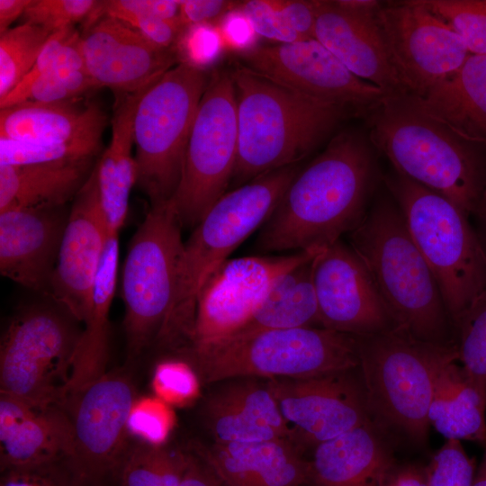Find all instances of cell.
I'll return each instance as SVG.
<instances>
[{
    "instance_id": "obj_27",
    "label": "cell",
    "mask_w": 486,
    "mask_h": 486,
    "mask_svg": "<svg viewBox=\"0 0 486 486\" xmlns=\"http://www.w3.org/2000/svg\"><path fill=\"white\" fill-rule=\"evenodd\" d=\"M106 120L96 103L25 102L0 110V138L37 143L102 139Z\"/></svg>"
},
{
    "instance_id": "obj_6",
    "label": "cell",
    "mask_w": 486,
    "mask_h": 486,
    "mask_svg": "<svg viewBox=\"0 0 486 486\" xmlns=\"http://www.w3.org/2000/svg\"><path fill=\"white\" fill-rule=\"evenodd\" d=\"M356 338L371 421L393 440L424 446L435 382L446 363L458 360L455 345L426 342L400 327Z\"/></svg>"
},
{
    "instance_id": "obj_14",
    "label": "cell",
    "mask_w": 486,
    "mask_h": 486,
    "mask_svg": "<svg viewBox=\"0 0 486 486\" xmlns=\"http://www.w3.org/2000/svg\"><path fill=\"white\" fill-rule=\"evenodd\" d=\"M126 374H104L67 405L74 451L67 461L79 486H94L114 472L128 449V416L136 399Z\"/></svg>"
},
{
    "instance_id": "obj_13",
    "label": "cell",
    "mask_w": 486,
    "mask_h": 486,
    "mask_svg": "<svg viewBox=\"0 0 486 486\" xmlns=\"http://www.w3.org/2000/svg\"><path fill=\"white\" fill-rule=\"evenodd\" d=\"M376 20L408 94L423 95L471 54L460 36L420 0L384 2Z\"/></svg>"
},
{
    "instance_id": "obj_29",
    "label": "cell",
    "mask_w": 486,
    "mask_h": 486,
    "mask_svg": "<svg viewBox=\"0 0 486 486\" xmlns=\"http://www.w3.org/2000/svg\"><path fill=\"white\" fill-rule=\"evenodd\" d=\"M412 96L425 112L459 134L486 144L485 55L470 54L423 95Z\"/></svg>"
},
{
    "instance_id": "obj_7",
    "label": "cell",
    "mask_w": 486,
    "mask_h": 486,
    "mask_svg": "<svg viewBox=\"0 0 486 486\" xmlns=\"http://www.w3.org/2000/svg\"><path fill=\"white\" fill-rule=\"evenodd\" d=\"M176 352L205 382L252 376L310 378L359 366L356 337L322 327L265 330Z\"/></svg>"
},
{
    "instance_id": "obj_32",
    "label": "cell",
    "mask_w": 486,
    "mask_h": 486,
    "mask_svg": "<svg viewBox=\"0 0 486 486\" xmlns=\"http://www.w3.org/2000/svg\"><path fill=\"white\" fill-rule=\"evenodd\" d=\"M314 257L277 277L250 320L229 338L265 330L322 327L313 284Z\"/></svg>"
},
{
    "instance_id": "obj_39",
    "label": "cell",
    "mask_w": 486,
    "mask_h": 486,
    "mask_svg": "<svg viewBox=\"0 0 486 486\" xmlns=\"http://www.w3.org/2000/svg\"><path fill=\"white\" fill-rule=\"evenodd\" d=\"M463 40L471 54L486 56V0H420Z\"/></svg>"
},
{
    "instance_id": "obj_25",
    "label": "cell",
    "mask_w": 486,
    "mask_h": 486,
    "mask_svg": "<svg viewBox=\"0 0 486 486\" xmlns=\"http://www.w3.org/2000/svg\"><path fill=\"white\" fill-rule=\"evenodd\" d=\"M394 440L373 421L313 448L310 482L314 486H378L397 461Z\"/></svg>"
},
{
    "instance_id": "obj_37",
    "label": "cell",
    "mask_w": 486,
    "mask_h": 486,
    "mask_svg": "<svg viewBox=\"0 0 486 486\" xmlns=\"http://www.w3.org/2000/svg\"><path fill=\"white\" fill-rule=\"evenodd\" d=\"M97 89L86 69H53L28 84L17 86L0 100V108L17 104L59 103L77 100L87 92Z\"/></svg>"
},
{
    "instance_id": "obj_45",
    "label": "cell",
    "mask_w": 486,
    "mask_h": 486,
    "mask_svg": "<svg viewBox=\"0 0 486 486\" xmlns=\"http://www.w3.org/2000/svg\"><path fill=\"white\" fill-rule=\"evenodd\" d=\"M236 10L249 21L256 35L278 43L305 40L287 24L272 0L240 2Z\"/></svg>"
},
{
    "instance_id": "obj_41",
    "label": "cell",
    "mask_w": 486,
    "mask_h": 486,
    "mask_svg": "<svg viewBox=\"0 0 486 486\" xmlns=\"http://www.w3.org/2000/svg\"><path fill=\"white\" fill-rule=\"evenodd\" d=\"M199 375L185 359H169L158 363L153 373L154 395L170 406H185L200 392Z\"/></svg>"
},
{
    "instance_id": "obj_2",
    "label": "cell",
    "mask_w": 486,
    "mask_h": 486,
    "mask_svg": "<svg viewBox=\"0 0 486 486\" xmlns=\"http://www.w3.org/2000/svg\"><path fill=\"white\" fill-rule=\"evenodd\" d=\"M369 140L394 171L443 195L468 217L486 213V144L425 112L410 94L386 95L367 114Z\"/></svg>"
},
{
    "instance_id": "obj_10",
    "label": "cell",
    "mask_w": 486,
    "mask_h": 486,
    "mask_svg": "<svg viewBox=\"0 0 486 486\" xmlns=\"http://www.w3.org/2000/svg\"><path fill=\"white\" fill-rule=\"evenodd\" d=\"M78 322L58 303H34L8 324L0 347V394L36 407H65Z\"/></svg>"
},
{
    "instance_id": "obj_55",
    "label": "cell",
    "mask_w": 486,
    "mask_h": 486,
    "mask_svg": "<svg viewBox=\"0 0 486 486\" xmlns=\"http://www.w3.org/2000/svg\"><path fill=\"white\" fill-rule=\"evenodd\" d=\"M472 486H486V451L482 456Z\"/></svg>"
},
{
    "instance_id": "obj_16",
    "label": "cell",
    "mask_w": 486,
    "mask_h": 486,
    "mask_svg": "<svg viewBox=\"0 0 486 486\" xmlns=\"http://www.w3.org/2000/svg\"><path fill=\"white\" fill-rule=\"evenodd\" d=\"M289 428L290 439L315 447L370 421L359 366L310 378L266 383Z\"/></svg>"
},
{
    "instance_id": "obj_54",
    "label": "cell",
    "mask_w": 486,
    "mask_h": 486,
    "mask_svg": "<svg viewBox=\"0 0 486 486\" xmlns=\"http://www.w3.org/2000/svg\"><path fill=\"white\" fill-rule=\"evenodd\" d=\"M335 3L353 13L374 14L377 13L384 2L376 0H336Z\"/></svg>"
},
{
    "instance_id": "obj_31",
    "label": "cell",
    "mask_w": 486,
    "mask_h": 486,
    "mask_svg": "<svg viewBox=\"0 0 486 486\" xmlns=\"http://www.w3.org/2000/svg\"><path fill=\"white\" fill-rule=\"evenodd\" d=\"M457 359L439 370L428 418L446 439L486 443V395Z\"/></svg>"
},
{
    "instance_id": "obj_22",
    "label": "cell",
    "mask_w": 486,
    "mask_h": 486,
    "mask_svg": "<svg viewBox=\"0 0 486 486\" xmlns=\"http://www.w3.org/2000/svg\"><path fill=\"white\" fill-rule=\"evenodd\" d=\"M314 39L359 78L386 95L408 94L392 63L376 14L347 11L335 1L316 0Z\"/></svg>"
},
{
    "instance_id": "obj_51",
    "label": "cell",
    "mask_w": 486,
    "mask_h": 486,
    "mask_svg": "<svg viewBox=\"0 0 486 486\" xmlns=\"http://www.w3.org/2000/svg\"><path fill=\"white\" fill-rule=\"evenodd\" d=\"M378 486H428L426 465L396 462L385 472Z\"/></svg>"
},
{
    "instance_id": "obj_50",
    "label": "cell",
    "mask_w": 486,
    "mask_h": 486,
    "mask_svg": "<svg viewBox=\"0 0 486 486\" xmlns=\"http://www.w3.org/2000/svg\"><path fill=\"white\" fill-rule=\"evenodd\" d=\"M195 32L191 37L194 47L189 49L194 60V65L202 68V64L215 59L225 47L218 28L205 24L196 25Z\"/></svg>"
},
{
    "instance_id": "obj_20",
    "label": "cell",
    "mask_w": 486,
    "mask_h": 486,
    "mask_svg": "<svg viewBox=\"0 0 486 486\" xmlns=\"http://www.w3.org/2000/svg\"><path fill=\"white\" fill-rule=\"evenodd\" d=\"M85 69L96 88L121 94L139 92L180 61L173 50L160 49L129 24L103 17L81 34Z\"/></svg>"
},
{
    "instance_id": "obj_42",
    "label": "cell",
    "mask_w": 486,
    "mask_h": 486,
    "mask_svg": "<svg viewBox=\"0 0 486 486\" xmlns=\"http://www.w3.org/2000/svg\"><path fill=\"white\" fill-rule=\"evenodd\" d=\"M477 467L460 440L446 439L426 465L428 486H472Z\"/></svg>"
},
{
    "instance_id": "obj_3",
    "label": "cell",
    "mask_w": 486,
    "mask_h": 486,
    "mask_svg": "<svg viewBox=\"0 0 486 486\" xmlns=\"http://www.w3.org/2000/svg\"><path fill=\"white\" fill-rule=\"evenodd\" d=\"M237 99L239 184L293 166L354 110L306 94L245 65L230 72Z\"/></svg>"
},
{
    "instance_id": "obj_49",
    "label": "cell",
    "mask_w": 486,
    "mask_h": 486,
    "mask_svg": "<svg viewBox=\"0 0 486 486\" xmlns=\"http://www.w3.org/2000/svg\"><path fill=\"white\" fill-rule=\"evenodd\" d=\"M225 47L238 50H250L255 41V32L249 21L238 10H234L223 18L218 27Z\"/></svg>"
},
{
    "instance_id": "obj_57",
    "label": "cell",
    "mask_w": 486,
    "mask_h": 486,
    "mask_svg": "<svg viewBox=\"0 0 486 486\" xmlns=\"http://www.w3.org/2000/svg\"><path fill=\"white\" fill-rule=\"evenodd\" d=\"M306 486H314L313 484H311L310 482L307 483Z\"/></svg>"
},
{
    "instance_id": "obj_11",
    "label": "cell",
    "mask_w": 486,
    "mask_h": 486,
    "mask_svg": "<svg viewBox=\"0 0 486 486\" xmlns=\"http://www.w3.org/2000/svg\"><path fill=\"white\" fill-rule=\"evenodd\" d=\"M183 229L169 201L149 207L130 241L122 273L130 358L157 341L170 311L184 243Z\"/></svg>"
},
{
    "instance_id": "obj_40",
    "label": "cell",
    "mask_w": 486,
    "mask_h": 486,
    "mask_svg": "<svg viewBox=\"0 0 486 486\" xmlns=\"http://www.w3.org/2000/svg\"><path fill=\"white\" fill-rule=\"evenodd\" d=\"M175 424L172 406L155 395L137 396L128 416L127 430L140 443L163 446Z\"/></svg>"
},
{
    "instance_id": "obj_48",
    "label": "cell",
    "mask_w": 486,
    "mask_h": 486,
    "mask_svg": "<svg viewBox=\"0 0 486 486\" xmlns=\"http://www.w3.org/2000/svg\"><path fill=\"white\" fill-rule=\"evenodd\" d=\"M287 24L303 39H314L316 0H272Z\"/></svg>"
},
{
    "instance_id": "obj_5",
    "label": "cell",
    "mask_w": 486,
    "mask_h": 486,
    "mask_svg": "<svg viewBox=\"0 0 486 486\" xmlns=\"http://www.w3.org/2000/svg\"><path fill=\"white\" fill-rule=\"evenodd\" d=\"M296 166L264 174L223 194L184 243L170 311L157 338L177 349L187 340L203 285L274 211L297 175Z\"/></svg>"
},
{
    "instance_id": "obj_8",
    "label": "cell",
    "mask_w": 486,
    "mask_h": 486,
    "mask_svg": "<svg viewBox=\"0 0 486 486\" xmlns=\"http://www.w3.org/2000/svg\"><path fill=\"white\" fill-rule=\"evenodd\" d=\"M433 272L454 321L486 291V253L469 217L443 195L393 171L383 176Z\"/></svg>"
},
{
    "instance_id": "obj_30",
    "label": "cell",
    "mask_w": 486,
    "mask_h": 486,
    "mask_svg": "<svg viewBox=\"0 0 486 486\" xmlns=\"http://www.w3.org/2000/svg\"><path fill=\"white\" fill-rule=\"evenodd\" d=\"M144 89L121 94L117 98L112 119L111 141L95 165L109 234L120 233L127 218L130 194L137 184V165L132 155L133 116Z\"/></svg>"
},
{
    "instance_id": "obj_53",
    "label": "cell",
    "mask_w": 486,
    "mask_h": 486,
    "mask_svg": "<svg viewBox=\"0 0 486 486\" xmlns=\"http://www.w3.org/2000/svg\"><path fill=\"white\" fill-rule=\"evenodd\" d=\"M32 0H0V34L10 29V25L22 16Z\"/></svg>"
},
{
    "instance_id": "obj_44",
    "label": "cell",
    "mask_w": 486,
    "mask_h": 486,
    "mask_svg": "<svg viewBox=\"0 0 486 486\" xmlns=\"http://www.w3.org/2000/svg\"><path fill=\"white\" fill-rule=\"evenodd\" d=\"M119 254V234H109L94 281L91 313L84 324L109 322V311L117 286Z\"/></svg>"
},
{
    "instance_id": "obj_58",
    "label": "cell",
    "mask_w": 486,
    "mask_h": 486,
    "mask_svg": "<svg viewBox=\"0 0 486 486\" xmlns=\"http://www.w3.org/2000/svg\"><path fill=\"white\" fill-rule=\"evenodd\" d=\"M94 486H102V485H101V483H98V484H95V485H94Z\"/></svg>"
},
{
    "instance_id": "obj_26",
    "label": "cell",
    "mask_w": 486,
    "mask_h": 486,
    "mask_svg": "<svg viewBox=\"0 0 486 486\" xmlns=\"http://www.w3.org/2000/svg\"><path fill=\"white\" fill-rule=\"evenodd\" d=\"M205 415L218 444L290 439L289 428L267 384H231L209 399Z\"/></svg>"
},
{
    "instance_id": "obj_21",
    "label": "cell",
    "mask_w": 486,
    "mask_h": 486,
    "mask_svg": "<svg viewBox=\"0 0 486 486\" xmlns=\"http://www.w3.org/2000/svg\"><path fill=\"white\" fill-rule=\"evenodd\" d=\"M70 208L0 212V273L50 299Z\"/></svg>"
},
{
    "instance_id": "obj_35",
    "label": "cell",
    "mask_w": 486,
    "mask_h": 486,
    "mask_svg": "<svg viewBox=\"0 0 486 486\" xmlns=\"http://www.w3.org/2000/svg\"><path fill=\"white\" fill-rule=\"evenodd\" d=\"M51 34L28 22L0 34V100L28 75Z\"/></svg>"
},
{
    "instance_id": "obj_23",
    "label": "cell",
    "mask_w": 486,
    "mask_h": 486,
    "mask_svg": "<svg viewBox=\"0 0 486 486\" xmlns=\"http://www.w3.org/2000/svg\"><path fill=\"white\" fill-rule=\"evenodd\" d=\"M73 451V428L64 408L32 406L0 394L1 472L68 461Z\"/></svg>"
},
{
    "instance_id": "obj_9",
    "label": "cell",
    "mask_w": 486,
    "mask_h": 486,
    "mask_svg": "<svg viewBox=\"0 0 486 486\" xmlns=\"http://www.w3.org/2000/svg\"><path fill=\"white\" fill-rule=\"evenodd\" d=\"M211 76L180 61L143 90L133 116L137 185L150 207L174 197L193 122Z\"/></svg>"
},
{
    "instance_id": "obj_34",
    "label": "cell",
    "mask_w": 486,
    "mask_h": 486,
    "mask_svg": "<svg viewBox=\"0 0 486 486\" xmlns=\"http://www.w3.org/2000/svg\"><path fill=\"white\" fill-rule=\"evenodd\" d=\"M188 455L138 442L128 447L114 472L120 486H180Z\"/></svg>"
},
{
    "instance_id": "obj_52",
    "label": "cell",
    "mask_w": 486,
    "mask_h": 486,
    "mask_svg": "<svg viewBox=\"0 0 486 486\" xmlns=\"http://www.w3.org/2000/svg\"><path fill=\"white\" fill-rule=\"evenodd\" d=\"M180 486H223V484L203 460L188 455Z\"/></svg>"
},
{
    "instance_id": "obj_43",
    "label": "cell",
    "mask_w": 486,
    "mask_h": 486,
    "mask_svg": "<svg viewBox=\"0 0 486 486\" xmlns=\"http://www.w3.org/2000/svg\"><path fill=\"white\" fill-rule=\"evenodd\" d=\"M95 0H32L24 12V22L40 26L52 33L86 22L94 12Z\"/></svg>"
},
{
    "instance_id": "obj_4",
    "label": "cell",
    "mask_w": 486,
    "mask_h": 486,
    "mask_svg": "<svg viewBox=\"0 0 486 486\" xmlns=\"http://www.w3.org/2000/svg\"><path fill=\"white\" fill-rule=\"evenodd\" d=\"M348 238L397 327L426 342L455 345L437 281L393 198H378Z\"/></svg>"
},
{
    "instance_id": "obj_46",
    "label": "cell",
    "mask_w": 486,
    "mask_h": 486,
    "mask_svg": "<svg viewBox=\"0 0 486 486\" xmlns=\"http://www.w3.org/2000/svg\"><path fill=\"white\" fill-rule=\"evenodd\" d=\"M0 486H79L67 461L1 472Z\"/></svg>"
},
{
    "instance_id": "obj_36",
    "label": "cell",
    "mask_w": 486,
    "mask_h": 486,
    "mask_svg": "<svg viewBox=\"0 0 486 486\" xmlns=\"http://www.w3.org/2000/svg\"><path fill=\"white\" fill-rule=\"evenodd\" d=\"M453 325L458 362L486 395V291Z\"/></svg>"
},
{
    "instance_id": "obj_18",
    "label": "cell",
    "mask_w": 486,
    "mask_h": 486,
    "mask_svg": "<svg viewBox=\"0 0 486 486\" xmlns=\"http://www.w3.org/2000/svg\"><path fill=\"white\" fill-rule=\"evenodd\" d=\"M313 284L323 328L363 337L397 327L365 265L341 239L314 257Z\"/></svg>"
},
{
    "instance_id": "obj_17",
    "label": "cell",
    "mask_w": 486,
    "mask_h": 486,
    "mask_svg": "<svg viewBox=\"0 0 486 486\" xmlns=\"http://www.w3.org/2000/svg\"><path fill=\"white\" fill-rule=\"evenodd\" d=\"M241 56L246 67L357 114H368L386 96L380 87L354 75L315 39L251 48Z\"/></svg>"
},
{
    "instance_id": "obj_33",
    "label": "cell",
    "mask_w": 486,
    "mask_h": 486,
    "mask_svg": "<svg viewBox=\"0 0 486 486\" xmlns=\"http://www.w3.org/2000/svg\"><path fill=\"white\" fill-rule=\"evenodd\" d=\"M179 15V0H105L98 1L85 27L112 17L129 24L155 46L172 50L185 30Z\"/></svg>"
},
{
    "instance_id": "obj_15",
    "label": "cell",
    "mask_w": 486,
    "mask_h": 486,
    "mask_svg": "<svg viewBox=\"0 0 486 486\" xmlns=\"http://www.w3.org/2000/svg\"><path fill=\"white\" fill-rule=\"evenodd\" d=\"M320 252L229 258L201 290L183 346L204 345L235 334L253 316L277 277Z\"/></svg>"
},
{
    "instance_id": "obj_38",
    "label": "cell",
    "mask_w": 486,
    "mask_h": 486,
    "mask_svg": "<svg viewBox=\"0 0 486 486\" xmlns=\"http://www.w3.org/2000/svg\"><path fill=\"white\" fill-rule=\"evenodd\" d=\"M102 139L91 138L63 143L24 142L0 138V165L77 161L94 158Z\"/></svg>"
},
{
    "instance_id": "obj_1",
    "label": "cell",
    "mask_w": 486,
    "mask_h": 486,
    "mask_svg": "<svg viewBox=\"0 0 486 486\" xmlns=\"http://www.w3.org/2000/svg\"><path fill=\"white\" fill-rule=\"evenodd\" d=\"M374 147L343 131L292 180L259 228L258 252L322 251L363 220L377 178Z\"/></svg>"
},
{
    "instance_id": "obj_12",
    "label": "cell",
    "mask_w": 486,
    "mask_h": 486,
    "mask_svg": "<svg viewBox=\"0 0 486 486\" xmlns=\"http://www.w3.org/2000/svg\"><path fill=\"white\" fill-rule=\"evenodd\" d=\"M238 148L237 99L230 72L216 71L200 101L182 177L171 202L183 228L194 229L225 194Z\"/></svg>"
},
{
    "instance_id": "obj_28",
    "label": "cell",
    "mask_w": 486,
    "mask_h": 486,
    "mask_svg": "<svg viewBox=\"0 0 486 486\" xmlns=\"http://www.w3.org/2000/svg\"><path fill=\"white\" fill-rule=\"evenodd\" d=\"M95 164L94 158H86L0 165V212L67 206L86 184Z\"/></svg>"
},
{
    "instance_id": "obj_24",
    "label": "cell",
    "mask_w": 486,
    "mask_h": 486,
    "mask_svg": "<svg viewBox=\"0 0 486 486\" xmlns=\"http://www.w3.org/2000/svg\"><path fill=\"white\" fill-rule=\"evenodd\" d=\"M223 486H306L310 463L290 439L215 443L197 449Z\"/></svg>"
},
{
    "instance_id": "obj_19",
    "label": "cell",
    "mask_w": 486,
    "mask_h": 486,
    "mask_svg": "<svg viewBox=\"0 0 486 486\" xmlns=\"http://www.w3.org/2000/svg\"><path fill=\"white\" fill-rule=\"evenodd\" d=\"M108 236L94 166L72 201L49 299L78 322L90 316L94 281Z\"/></svg>"
},
{
    "instance_id": "obj_47",
    "label": "cell",
    "mask_w": 486,
    "mask_h": 486,
    "mask_svg": "<svg viewBox=\"0 0 486 486\" xmlns=\"http://www.w3.org/2000/svg\"><path fill=\"white\" fill-rule=\"evenodd\" d=\"M239 3L230 0H182L179 19L185 29L205 24L223 18L236 10Z\"/></svg>"
},
{
    "instance_id": "obj_56",
    "label": "cell",
    "mask_w": 486,
    "mask_h": 486,
    "mask_svg": "<svg viewBox=\"0 0 486 486\" xmlns=\"http://www.w3.org/2000/svg\"><path fill=\"white\" fill-rule=\"evenodd\" d=\"M479 221L481 223L482 229H481V231L478 233V235L482 244V247L484 248V251L486 253V213L482 218L479 219Z\"/></svg>"
}]
</instances>
